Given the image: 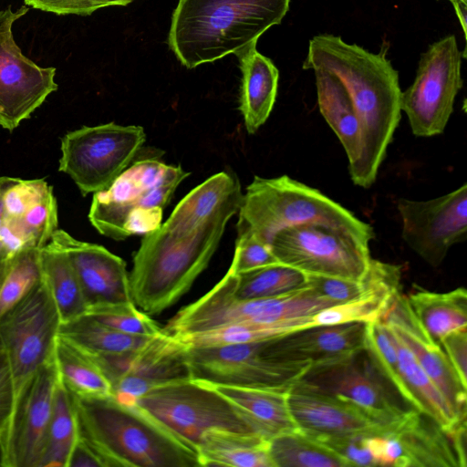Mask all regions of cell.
<instances>
[{"instance_id": "1", "label": "cell", "mask_w": 467, "mask_h": 467, "mask_svg": "<svg viewBox=\"0 0 467 467\" xmlns=\"http://www.w3.org/2000/svg\"><path fill=\"white\" fill-rule=\"evenodd\" d=\"M386 51L374 54L340 36L324 34L310 40L303 63L304 69L336 77L352 100L361 124L363 150L348 170L354 184L362 188L375 182L400 119L399 74Z\"/></svg>"}, {"instance_id": "2", "label": "cell", "mask_w": 467, "mask_h": 467, "mask_svg": "<svg viewBox=\"0 0 467 467\" xmlns=\"http://www.w3.org/2000/svg\"><path fill=\"white\" fill-rule=\"evenodd\" d=\"M239 208H227L197 228L164 222L145 234L129 273L136 306L150 316L177 303L208 266Z\"/></svg>"}, {"instance_id": "3", "label": "cell", "mask_w": 467, "mask_h": 467, "mask_svg": "<svg viewBox=\"0 0 467 467\" xmlns=\"http://www.w3.org/2000/svg\"><path fill=\"white\" fill-rule=\"evenodd\" d=\"M73 398L78 437L105 467L201 466L195 451L137 405L113 396Z\"/></svg>"}, {"instance_id": "4", "label": "cell", "mask_w": 467, "mask_h": 467, "mask_svg": "<svg viewBox=\"0 0 467 467\" xmlns=\"http://www.w3.org/2000/svg\"><path fill=\"white\" fill-rule=\"evenodd\" d=\"M290 0H179L168 43L187 68L239 54L281 23Z\"/></svg>"}, {"instance_id": "5", "label": "cell", "mask_w": 467, "mask_h": 467, "mask_svg": "<svg viewBox=\"0 0 467 467\" xmlns=\"http://www.w3.org/2000/svg\"><path fill=\"white\" fill-rule=\"evenodd\" d=\"M237 233H250L270 244L281 230L305 224H320L346 232L369 244L371 225L318 190L287 175L254 176L243 193L238 211Z\"/></svg>"}, {"instance_id": "6", "label": "cell", "mask_w": 467, "mask_h": 467, "mask_svg": "<svg viewBox=\"0 0 467 467\" xmlns=\"http://www.w3.org/2000/svg\"><path fill=\"white\" fill-rule=\"evenodd\" d=\"M141 150L107 189L93 193L88 219L99 233L117 241L160 227L164 208L190 175L181 165L163 162L157 150Z\"/></svg>"}, {"instance_id": "7", "label": "cell", "mask_w": 467, "mask_h": 467, "mask_svg": "<svg viewBox=\"0 0 467 467\" xmlns=\"http://www.w3.org/2000/svg\"><path fill=\"white\" fill-rule=\"evenodd\" d=\"M234 279L228 269L211 290L179 310L162 330L175 337L232 324L298 330L311 327V316L336 305L308 285L277 296L240 299L233 292Z\"/></svg>"}, {"instance_id": "8", "label": "cell", "mask_w": 467, "mask_h": 467, "mask_svg": "<svg viewBox=\"0 0 467 467\" xmlns=\"http://www.w3.org/2000/svg\"><path fill=\"white\" fill-rule=\"evenodd\" d=\"M135 405L196 452L204 434L211 431L260 435L234 403L213 386L192 379L159 386Z\"/></svg>"}, {"instance_id": "9", "label": "cell", "mask_w": 467, "mask_h": 467, "mask_svg": "<svg viewBox=\"0 0 467 467\" xmlns=\"http://www.w3.org/2000/svg\"><path fill=\"white\" fill-rule=\"evenodd\" d=\"M269 339L221 346L189 347L191 379L224 385L287 391L310 368L307 361L277 358Z\"/></svg>"}, {"instance_id": "10", "label": "cell", "mask_w": 467, "mask_h": 467, "mask_svg": "<svg viewBox=\"0 0 467 467\" xmlns=\"http://www.w3.org/2000/svg\"><path fill=\"white\" fill-rule=\"evenodd\" d=\"M146 140L141 126L114 122L69 131L61 140L59 171L83 196L107 189L133 161Z\"/></svg>"}, {"instance_id": "11", "label": "cell", "mask_w": 467, "mask_h": 467, "mask_svg": "<svg viewBox=\"0 0 467 467\" xmlns=\"http://www.w3.org/2000/svg\"><path fill=\"white\" fill-rule=\"evenodd\" d=\"M61 323L43 276L28 296L0 317V348L9 363L16 396L40 368L55 358Z\"/></svg>"}, {"instance_id": "12", "label": "cell", "mask_w": 467, "mask_h": 467, "mask_svg": "<svg viewBox=\"0 0 467 467\" xmlns=\"http://www.w3.org/2000/svg\"><path fill=\"white\" fill-rule=\"evenodd\" d=\"M462 51L453 35L433 43L422 53L413 83L401 92L400 109L417 137L441 134L462 88Z\"/></svg>"}, {"instance_id": "13", "label": "cell", "mask_w": 467, "mask_h": 467, "mask_svg": "<svg viewBox=\"0 0 467 467\" xmlns=\"http://www.w3.org/2000/svg\"><path fill=\"white\" fill-rule=\"evenodd\" d=\"M270 245L280 263L306 275L358 280L365 275L371 260L368 244L320 224L281 230Z\"/></svg>"}, {"instance_id": "14", "label": "cell", "mask_w": 467, "mask_h": 467, "mask_svg": "<svg viewBox=\"0 0 467 467\" xmlns=\"http://www.w3.org/2000/svg\"><path fill=\"white\" fill-rule=\"evenodd\" d=\"M29 8L0 11V126L12 132L58 88L56 67H41L15 41L13 26Z\"/></svg>"}, {"instance_id": "15", "label": "cell", "mask_w": 467, "mask_h": 467, "mask_svg": "<svg viewBox=\"0 0 467 467\" xmlns=\"http://www.w3.org/2000/svg\"><path fill=\"white\" fill-rule=\"evenodd\" d=\"M55 358L40 368L16 396L7 429L0 441L4 467H38L58 382Z\"/></svg>"}, {"instance_id": "16", "label": "cell", "mask_w": 467, "mask_h": 467, "mask_svg": "<svg viewBox=\"0 0 467 467\" xmlns=\"http://www.w3.org/2000/svg\"><path fill=\"white\" fill-rule=\"evenodd\" d=\"M397 208L402 221L403 240L433 267L442 263L453 244L466 239V183L428 201L401 198Z\"/></svg>"}, {"instance_id": "17", "label": "cell", "mask_w": 467, "mask_h": 467, "mask_svg": "<svg viewBox=\"0 0 467 467\" xmlns=\"http://www.w3.org/2000/svg\"><path fill=\"white\" fill-rule=\"evenodd\" d=\"M363 352V351H362ZM358 355L341 361L311 367L299 379L306 386L348 401L384 428L399 421L403 409L373 372L370 359Z\"/></svg>"}, {"instance_id": "18", "label": "cell", "mask_w": 467, "mask_h": 467, "mask_svg": "<svg viewBox=\"0 0 467 467\" xmlns=\"http://www.w3.org/2000/svg\"><path fill=\"white\" fill-rule=\"evenodd\" d=\"M83 351L100 368L110 386L118 379L130 375L139 379L149 392L169 382L191 379L187 346L163 330L130 351Z\"/></svg>"}, {"instance_id": "19", "label": "cell", "mask_w": 467, "mask_h": 467, "mask_svg": "<svg viewBox=\"0 0 467 467\" xmlns=\"http://www.w3.org/2000/svg\"><path fill=\"white\" fill-rule=\"evenodd\" d=\"M50 241L67 254L88 310L106 305L133 302L130 276L122 258L102 245L79 241L58 228Z\"/></svg>"}, {"instance_id": "20", "label": "cell", "mask_w": 467, "mask_h": 467, "mask_svg": "<svg viewBox=\"0 0 467 467\" xmlns=\"http://www.w3.org/2000/svg\"><path fill=\"white\" fill-rule=\"evenodd\" d=\"M286 401L297 430L314 439L385 430L354 404L299 380L287 390Z\"/></svg>"}, {"instance_id": "21", "label": "cell", "mask_w": 467, "mask_h": 467, "mask_svg": "<svg viewBox=\"0 0 467 467\" xmlns=\"http://www.w3.org/2000/svg\"><path fill=\"white\" fill-rule=\"evenodd\" d=\"M382 320L411 351L458 418L466 416L467 387L441 346L429 342L415 321L406 297L398 295Z\"/></svg>"}, {"instance_id": "22", "label": "cell", "mask_w": 467, "mask_h": 467, "mask_svg": "<svg viewBox=\"0 0 467 467\" xmlns=\"http://www.w3.org/2000/svg\"><path fill=\"white\" fill-rule=\"evenodd\" d=\"M366 334L367 323L313 326L271 338L270 348L280 359L307 361L317 367L364 351Z\"/></svg>"}, {"instance_id": "23", "label": "cell", "mask_w": 467, "mask_h": 467, "mask_svg": "<svg viewBox=\"0 0 467 467\" xmlns=\"http://www.w3.org/2000/svg\"><path fill=\"white\" fill-rule=\"evenodd\" d=\"M385 431L400 444L401 467H462L451 436L420 411L410 409Z\"/></svg>"}, {"instance_id": "24", "label": "cell", "mask_w": 467, "mask_h": 467, "mask_svg": "<svg viewBox=\"0 0 467 467\" xmlns=\"http://www.w3.org/2000/svg\"><path fill=\"white\" fill-rule=\"evenodd\" d=\"M371 284L360 296L324 308L310 317L311 327L370 323L381 319L400 294V265L371 258Z\"/></svg>"}, {"instance_id": "25", "label": "cell", "mask_w": 467, "mask_h": 467, "mask_svg": "<svg viewBox=\"0 0 467 467\" xmlns=\"http://www.w3.org/2000/svg\"><path fill=\"white\" fill-rule=\"evenodd\" d=\"M240 60L242 85L239 109L248 133H255L274 108L279 72L274 63L259 53L256 45L236 55Z\"/></svg>"}, {"instance_id": "26", "label": "cell", "mask_w": 467, "mask_h": 467, "mask_svg": "<svg viewBox=\"0 0 467 467\" xmlns=\"http://www.w3.org/2000/svg\"><path fill=\"white\" fill-rule=\"evenodd\" d=\"M410 312L426 339L440 346L449 333L467 329V291L463 287L437 293L415 290L405 296Z\"/></svg>"}, {"instance_id": "27", "label": "cell", "mask_w": 467, "mask_h": 467, "mask_svg": "<svg viewBox=\"0 0 467 467\" xmlns=\"http://www.w3.org/2000/svg\"><path fill=\"white\" fill-rule=\"evenodd\" d=\"M317 103L321 115L340 140L354 167L363 150V135L358 115L341 82L333 75L314 70Z\"/></svg>"}, {"instance_id": "28", "label": "cell", "mask_w": 467, "mask_h": 467, "mask_svg": "<svg viewBox=\"0 0 467 467\" xmlns=\"http://www.w3.org/2000/svg\"><path fill=\"white\" fill-rule=\"evenodd\" d=\"M213 387L234 403L265 440L297 430L288 409L287 391L224 385Z\"/></svg>"}, {"instance_id": "29", "label": "cell", "mask_w": 467, "mask_h": 467, "mask_svg": "<svg viewBox=\"0 0 467 467\" xmlns=\"http://www.w3.org/2000/svg\"><path fill=\"white\" fill-rule=\"evenodd\" d=\"M201 466L275 467L268 441L258 434L211 431L197 451Z\"/></svg>"}, {"instance_id": "30", "label": "cell", "mask_w": 467, "mask_h": 467, "mask_svg": "<svg viewBox=\"0 0 467 467\" xmlns=\"http://www.w3.org/2000/svg\"><path fill=\"white\" fill-rule=\"evenodd\" d=\"M42 276L56 303L61 322L88 313L78 279L67 254L49 241L40 249Z\"/></svg>"}, {"instance_id": "31", "label": "cell", "mask_w": 467, "mask_h": 467, "mask_svg": "<svg viewBox=\"0 0 467 467\" xmlns=\"http://www.w3.org/2000/svg\"><path fill=\"white\" fill-rule=\"evenodd\" d=\"M388 328L396 346L401 376L414 400L415 410L430 416L447 431L462 417L458 418L455 415L411 351L389 327Z\"/></svg>"}, {"instance_id": "32", "label": "cell", "mask_w": 467, "mask_h": 467, "mask_svg": "<svg viewBox=\"0 0 467 467\" xmlns=\"http://www.w3.org/2000/svg\"><path fill=\"white\" fill-rule=\"evenodd\" d=\"M55 360L61 383L75 396H112L111 386L96 363L79 348L58 336Z\"/></svg>"}, {"instance_id": "33", "label": "cell", "mask_w": 467, "mask_h": 467, "mask_svg": "<svg viewBox=\"0 0 467 467\" xmlns=\"http://www.w3.org/2000/svg\"><path fill=\"white\" fill-rule=\"evenodd\" d=\"M78 439L77 414L72 393L58 379L44 451L38 467H67Z\"/></svg>"}, {"instance_id": "34", "label": "cell", "mask_w": 467, "mask_h": 467, "mask_svg": "<svg viewBox=\"0 0 467 467\" xmlns=\"http://www.w3.org/2000/svg\"><path fill=\"white\" fill-rule=\"evenodd\" d=\"M275 467H348L336 451L299 430L284 432L268 441Z\"/></svg>"}, {"instance_id": "35", "label": "cell", "mask_w": 467, "mask_h": 467, "mask_svg": "<svg viewBox=\"0 0 467 467\" xmlns=\"http://www.w3.org/2000/svg\"><path fill=\"white\" fill-rule=\"evenodd\" d=\"M58 336L91 353H117L136 349L151 337L119 332L85 314L60 325Z\"/></svg>"}, {"instance_id": "36", "label": "cell", "mask_w": 467, "mask_h": 467, "mask_svg": "<svg viewBox=\"0 0 467 467\" xmlns=\"http://www.w3.org/2000/svg\"><path fill=\"white\" fill-rule=\"evenodd\" d=\"M307 286V275L277 263L234 275L233 292L240 299L277 296Z\"/></svg>"}, {"instance_id": "37", "label": "cell", "mask_w": 467, "mask_h": 467, "mask_svg": "<svg viewBox=\"0 0 467 467\" xmlns=\"http://www.w3.org/2000/svg\"><path fill=\"white\" fill-rule=\"evenodd\" d=\"M365 352L380 377L409 408L415 410L414 400L400 373L392 336L380 319L367 323Z\"/></svg>"}, {"instance_id": "38", "label": "cell", "mask_w": 467, "mask_h": 467, "mask_svg": "<svg viewBox=\"0 0 467 467\" xmlns=\"http://www.w3.org/2000/svg\"><path fill=\"white\" fill-rule=\"evenodd\" d=\"M42 281L40 248L17 252L0 280V317L15 307Z\"/></svg>"}, {"instance_id": "39", "label": "cell", "mask_w": 467, "mask_h": 467, "mask_svg": "<svg viewBox=\"0 0 467 467\" xmlns=\"http://www.w3.org/2000/svg\"><path fill=\"white\" fill-rule=\"evenodd\" d=\"M5 222L19 234L26 245L41 249L57 229V205L53 192L30 207L19 219Z\"/></svg>"}, {"instance_id": "40", "label": "cell", "mask_w": 467, "mask_h": 467, "mask_svg": "<svg viewBox=\"0 0 467 467\" xmlns=\"http://www.w3.org/2000/svg\"><path fill=\"white\" fill-rule=\"evenodd\" d=\"M97 321L127 335L153 337L162 327L133 302L111 304L91 308L87 313Z\"/></svg>"}, {"instance_id": "41", "label": "cell", "mask_w": 467, "mask_h": 467, "mask_svg": "<svg viewBox=\"0 0 467 467\" xmlns=\"http://www.w3.org/2000/svg\"><path fill=\"white\" fill-rule=\"evenodd\" d=\"M5 221L19 219L30 207L53 192L42 179L22 180L0 177Z\"/></svg>"}, {"instance_id": "42", "label": "cell", "mask_w": 467, "mask_h": 467, "mask_svg": "<svg viewBox=\"0 0 467 467\" xmlns=\"http://www.w3.org/2000/svg\"><path fill=\"white\" fill-rule=\"evenodd\" d=\"M280 263L271 245L250 233H237L234 258L229 270L240 275L266 265Z\"/></svg>"}, {"instance_id": "43", "label": "cell", "mask_w": 467, "mask_h": 467, "mask_svg": "<svg viewBox=\"0 0 467 467\" xmlns=\"http://www.w3.org/2000/svg\"><path fill=\"white\" fill-rule=\"evenodd\" d=\"M307 285L320 296L335 303H345L360 296L371 284L369 266L361 279L306 275Z\"/></svg>"}, {"instance_id": "44", "label": "cell", "mask_w": 467, "mask_h": 467, "mask_svg": "<svg viewBox=\"0 0 467 467\" xmlns=\"http://www.w3.org/2000/svg\"><path fill=\"white\" fill-rule=\"evenodd\" d=\"M367 434L330 436L316 439L342 458L349 466H375L373 459L365 442Z\"/></svg>"}, {"instance_id": "45", "label": "cell", "mask_w": 467, "mask_h": 467, "mask_svg": "<svg viewBox=\"0 0 467 467\" xmlns=\"http://www.w3.org/2000/svg\"><path fill=\"white\" fill-rule=\"evenodd\" d=\"M16 389L9 363L0 348V441L11 420Z\"/></svg>"}, {"instance_id": "46", "label": "cell", "mask_w": 467, "mask_h": 467, "mask_svg": "<svg viewBox=\"0 0 467 467\" xmlns=\"http://www.w3.org/2000/svg\"><path fill=\"white\" fill-rule=\"evenodd\" d=\"M440 346L461 382L467 387V329H459L449 333L441 340Z\"/></svg>"}, {"instance_id": "47", "label": "cell", "mask_w": 467, "mask_h": 467, "mask_svg": "<svg viewBox=\"0 0 467 467\" xmlns=\"http://www.w3.org/2000/svg\"><path fill=\"white\" fill-rule=\"evenodd\" d=\"M26 5L57 15L88 16L92 14L88 0H25Z\"/></svg>"}, {"instance_id": "48", "label": "cell", "mask_w": 467, "mask_h": 467, "mask_svg": "<svg viewBox=\"0 0 467 467\" xmlns=\"http://www.w3.org/2000/svg\"><path fill=\"white\" fill-rule=\"evenodd\" d=\"M25 247L27 245L17 232L4 222L0 226V280L12 258Z\"/></svg>"}, {"instance_id": "49", "label": "cell", "mask_w": 467, "mask_h": 467, "mask_svg": "<svg viewBox=\"0 0 467 467\" xmlns=\"http://www.w3.org/2000/svg\"><path fill=\"white\" fill-rule=\"evenodd\" d=\"M67 467H105L98 454L79 437L70 453Z\"/></svg>"}, {"instance_id": "50", "label": "cell", "mask_w": 467, "mask_h": 467, "mask_svg": "<svg viewBox=\"0 0 467 467\" xmlns=\"http://www.w3.org/2000/svg\"><path fill=\"white\" fill-rule=\"evenodd\" d=\"M462 26L464 36H467V0H450Z\"/></svg>"}, {"instance_id": "51", "label": "cell", "mask_w": 467, "mask_h": 467, "mask_svg": "<svg viewBox=\"0 0 467 467\" xmlns=\"http://www.w3.org/2000/svg\"><path fill=\"white\" fill-rule=\"evenodd\" d=\"M133 0H88L89 7L93 13L99 8L110 5H126Z\"/></svg>"}, {"instance_id": "52", "label": "cell", "mask_w": 467, "mask_h": 467, "mask_svg": "<svg viewBox=\"0 0 467 467\" xmlns=\"http://www.w3.org/2000/svg\"><path fill=\"white\" fill-rule=\"evenodd\" d=\"M4 222H5V212H4V204H3L2 194H1V190H0V226L4 223Z\"/></svg>"}, {"instance_id": "53", "label": "cell", "mask_w": 467, "mask_h": 467, "mask_svg": "<svg viewBox=\"0 0 467 467\" xmlns=\"http://www.w3.org/2000/svg\"><path fill=\"white\" fill-rule=\"evenodd\" d=\"M450 1V0H449Z\"/></svg>"}]
</instances>
